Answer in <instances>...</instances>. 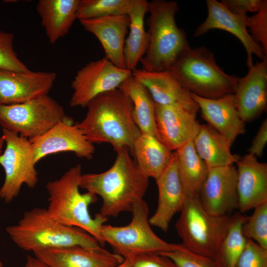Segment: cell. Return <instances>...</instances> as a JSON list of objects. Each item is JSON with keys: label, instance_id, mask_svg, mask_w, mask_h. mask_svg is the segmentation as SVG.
Listing matches in <instances>:
<instances>
[{"label": "cell", "instance_id": "cell-1", "mask_svg": "<svg viewBox=\"0 0 267 267\" xmlns=\"http://www.w3.org/2000/svg\"><path fill=\"white\" fill-rule=\"evenodd\" d=\"M116 152L114 163L108 170L82 174L80 182V188L102 198L99 214L106 218L132 212L134 204L143 199L149 184V178L139 169L128 148Z\"/></svg>", "mask_w": 267, "mask_h": 267}, {"label": "cell", "instance_id": "cell-2", "mask_svg": "<svg viewBox=\"0 0 267 267\" xmlns=\"http://www.w3.org/2000/svg\"><path fill=\"white\" fill-rule=\"evenodd\" d=\"M86 107V116L77 124L88 139L108 143L116 152L127 148L132 153L141 132L133 119L130 98L118 88L97 95Z\"/></svg>", "mask_w": 267, "mask_h": 267}, {"label": "cell", "instance_id": "cell-3", "mask_svg": "<svg viewBox=\"0 0 267 267\" xmlns=\"http://www.w3.org/2000/svg\"><path fill=\"white\" fill-rule=\"evenodd\" d=\"M82 175V166L77 164L70 168L59 178L47 183L48 205L46 210L57 222L84 230L103 246L105 243L101 235V228L107 218L99 213L94 218L91 216L89 206L97 198L90 192H80Z\"/></svg>", "mask_w": 267, "mask_h": 267}, {"label": "cell", "instance_id": "cell-4", "mask_svg": "<svg viewBox=\"0 0 267 267\" xmlns=\"http://www.w3.org/2000/svg\"><path fill=\"white\" fill-rule=\"evenodd\" d=\"M147 8L150 13L147 19L149 41L140 61L142 69L149 72L170 71L180 53L190 47L185 32L176 22L178 3L153 0L148 1Z\"/></svg>", "mask_w": 267, "mask_h": 267}, {"label": "cell", "instance_id": "cell-5", "mask_svg": "<svg viewBox=\"0 0 267 267\" xmlns=\"http://www.w3.org/2000/svg\"><path fill=\"white\" fill-rule=\"evenodd\" d=\"M6 231L18 247L33 252L72 246L101 247L94 237L84 230L57 222L50 217L46 209L42 208L25 212L17 223L7 227Z\"/></svg>", "mask_w": 267, "mask_h": 267}, {"label": "cell", "instance_id": "cell-6", "mask_svg": "<svg viewBox=\"0 0 267 267\" xmlns=\"http://www.w3.org/2000/svg\"><path fill=\"white\" fill-rule=\"evenodd\" d=\"M170 71L190 93L206 98L234 94L239 78L225 73L204 46L184 50Z\"/></svg>", "mask_w": 267, "mask_h": 267}, {"label": "cell", "instance_id": "cell-7", "mask_svg": "<svg viewBox=\"0 0 267 267\" xmlns=\"http://www.w3.org/2000/svg\"><path fill=\"white\" fill-rule=\"evenodd\" d=\"M175 227L189 250L214 259L230 223L228 215L214 216L202 206L199 196H186Z\"/></svg>", "mask_w": 267, "mask_h": 267}, {"label": "cell", "instance_id": "cell-8", "mask_svg": "<svg viewBox=\"0 0 267 267\" xmlns=\"http://www.w3.org/2000/svg\"><path fill=\"white\" fill-rule=\"evenodd\" d=\"M131 222L124 226L103 224L101 235L105 243L113 248V253L124 259L148 253H160L174 249V244L159 237L149 222V208L141 200L133 206Z\"/></svg>", "mask_w": 267, "mask_h": 267}, {"label": "cell", "instance_id": "cell-9", "mask_svg": "<svg viewBox=\"0 0 267 267\" xmlns=\"http://www.w3.org/2000/svg\"><path fill=\"white\" fill-rule=\"evenodd\" d=\"M62 106L48 94L16 104H0L2 129L30 140L39 137L63 120Z\"/></svg>", "mask_w": 267, "mask_h": 267}, {"label": "cell", "instance_id": "cell-10", "mask_svg": "<svg viewBox=\"0 0 267 267\" xmlns=\"http://www.w3.org/2000/svg\"><path fill=\"white\" fill-rule=\"evenodd\" d=\"M6 143L0 155V165L4 171L3 183L0 188V198L5 203L11 202L18 195L21 187L26 184L33 188L38 181L32 143L27 138L2 129Z\"/></svg>", "mask_w": 267, "mask_h": 267}, {"label": "cell", "instance_id": "cell-11", "mask_svg": "<svg viewBox=\"0 0 267 267\" xmlns=\"http://www.w3.org/2000/svg\"><path fill=\"white\" fill-rule=\"evenodd\" d=\"M132 74V71L118 67L105 58L88 63L72 81L70 105L86 107L97 95L118 89Z\"/></svg>", "mask_w": 267, "mask_h": 267}, {"label": "cell", "instance_id": "cell-12", "mask_svg": "<svg viewBox=\"0 0 267 267\" xmlns=\"http://www.w3.org/2000/svg\"><path fill=\"white\" fill-rule=\"evenodd\" d=\"M29 141L36 164L48 155L62 152H72L78 157L90 159L95 151L94 144L67 116L43 135Z\"/></svg>", "mask_w": 267, "mask_h": 267}, {"label": "cell", "instance_id": "cell-13", "mask_svg": "<svg viewBox=\"0 0 267 267\" xmlns=\"http://www.w3.org/2000/svg\"><path fill=\"white\" fill-rule=\"evenodd\" d=\"M237 171L232 165L209 169L199 193L200 202L209 214L228 215L238 209Z\"/></svg>", "mask_w": 267, "mask_h": 267}, {"label": "cell", "instance_id": "cell-14", "mask_svg": "<svg viewBox=\"0 0 267 267\" xmlns=\"http://www.w3.org/2000/svg\"><path fill=\"white\" fill-rule=\"evenodd\" d=\"M56 78L52 72L0 70V104H19L47 95Z\"/></svg>", "mask_w": 267, "mask_h": 267}, {"label": "cell", "instance_id": "cell-15", "mask_svg": "<svg viewBox=\"0 0 267 267\" xmlns=\"http://www.w3.org/2000/svg\"><path fill=\"white\" fill-rule=\"evenodd\" d=\"M155 112L159 139L172 151L193 140L199 132L196 113L181 106L155 103Z\"/></svg>", "mask_w": 267, "mask_h": 267}, {"label": "cell", "instance_id": "cell-16", "mask_svg": "<svg viewBox=\"0 0 267 267\" xmlns=\"http://www.w3.org/2000/svg\"><path fill=\"white\" fill-rule=\"evenodd\" d=\"M206 2L208 16L196 29L194 33V37L201 36L209 30L215 29L229 32L238 38L244 47L247 55L248 67L254 64L253 54L261 60L267 57L262 46L254 41L248 32L245 23L246 14L233 13L216 0H207Z\"/></svg>", "mask_w": 267, "mask_h": 267}, {"label": "cell", "instance_id": "cell-17", "mask_svg": "<svg viewBox=\"0 0 267 267\" xmlns=\"http://www.w3.org/2000/svg\"><path fill=\"white\" fill-rule=\"evenodd\" d=\"M247 74L239 78L234 97L241 119L245 123L258 117L267 104V57L248 67Z\"/></svg>", "mask_w": 267, "mask_h": 267}, {"label": "cell", "instance_id": "cell-18", "mask_svg": "<svg viewBox=\"0 0 267 267\" xmlns=\"http://www.w3.org/2000/svg\"><path fill=\"white\" fill-rule=\"evenodd\" d=\"M155 180L158 189V205L149 218V222L166 232L174 215L181 210L186 197L176 151L169 165Z\"/></svg>", "mask_w": 267, "mask_h": 267}, {"label": "cell", "instance_id": "cell-19", "mask_svg": "<svg viewBox=\"0 0 267 267\" xmlns=\"http://www.w3.org/2000/svg\"><path fill=\"white\" fill-rule=\"evenodd\" d=\"M36 258L49 267H111L124 259L102 247L88 248L72 246L33 252Z\"/></svg>", "mask_w": 267, "mask_h": 267}, {"label": "cell", "instance_id": "cell-20", "mask_svg": "<svg viewBox=\"0 0 267 267\" xmlns=\"http://www.w3.org/2000/svg\"><path fill=\"white\" fill-rule=\"evenodd\" d=\"M132 76L147 89L155 103L178 105L196 114L199 111L190 92L170 71L149 72L136 68Z\"/></svg>", "mask_w": 267, "mask_h": 267}, {"label": "cell", "instance_id": "cell-21", "mask_svg": "<svg viewBox=\"0 0 267 267\" xmlns=\"http://www.w3.org/2000/svg\"><path fill=\"white\" fill-rule=\"evenodd\" d=\"M79 21L86 31L98 40L104 51V58L118 67L126 69L124 47L130 25L128 15H111Z\"/></svg>", "mask_w": 267, "mask_h": 267}, {"label": "cell", "instance_id": "cell-22", "mask_svg": "<svg viewBox=\"0 0 267 267\" xmlns=\"http://www.w3.org/2000/svg\"><path fill=\"white\" fill-rule=\"evenodd\" d=\"M236 163L238 210L242 213L267 201V164L250 153Z\"/></svg>", "mask_w": 267, "mask_h": 267}, {"label": "cell", "instance_id": "cell-23", "mask_svg": "<svg viewBox=\"0 0 267 267\" xmlns=\"http://www.w3.org/2000/svg\"><path fill=\"white\" fill-rule=\"evenodd\" d=\"M190 93L203 119L225 137L231 145L238 135L245 133V123L239 115L233 94L212 99Z\"/></svg>", "mask_w": 267, "mask_h": 267}, {"label": "cell", "instance_id": "cell-24", "mask_svg": "<svg viewBox=\"0 0 267 267\" xmlns=\"http://www.w3.org/2000/svg\"><path fill=\"white\" fill-rule=\"evenodd\" d=\"M80 0H40L36 10L50 44L66 36L77 19Z\"/></svg>", "mask_w": 267, "mask_h": 267}, {"label": "cell", "instance_id": "cell-25", "mask_svg": "<svg viewBox=\"0 0 267 267\" xmlns=\"http://www.w3.org/2000/svg\"><path fill=\"white\" fill-rule=\"evenodd\" d=\"M147 3L146 0H133L128 14L130 31L125 42L124 59L126 68L132 71L136 68L149 44V34L144 29Z\"/></svg>", "mask_w": 267, "mask_h": 267}, {"label": "cell", "instance_id": "cell-26", "mask_svg": "<svg viewBox=\"0 0 267 267\" xmlns=\"http://www.w3.org/2000/svg\"><path fill=\"white\" fill-rule=\"evenodd\" d=\"M132 154L140 171L156 179L169 165L173 152L156 137L141 133L134 143Z\"/></svg>", "mask_w": 267, "mask_h": 267}, {"label": "cell", "instance_id": "cell-27", "mask_svg": "<svg viewBox=\"0 0 267 267\" xmlns=\"http://www.w3.org/2000/svg\"><path fill=\"white\" fill-rule=\"evenodd\" d=\"M195 150L209 169L232 165L239 159L230 151L227 139L209 124L200 125L193 139Z\"/></svg>", "mask_w": 267, "mask_h": 267}, {"label": "cell", "instance_id": "cell-28", "mask_svg": "<svg viewBox=\"0 0 267 267\" xmlns=\"http://www.w3.org/2000/svg\"><path fill=\"white\" fill-rule=\"evenodd\" d=\"M118 89L132 101L133 119L141 133L151 134L159 139L156 125L155 103L147 89L132 74Z\"/></svg>", "mask_w": 267, "mask_h": 267}, {"label": "cell", "instance_id": "cell-29", "mask_svg": "<svg viewBox=\"0 0 267 267\" xmlns=\"http://www.w3.org/2000/svg\"><path fill=\"white\" fill-rule=\"evenodd\" d=\"M179 173L186 196H199L209 168L198 155L193 141L176 151Z\"/></svg>", "mask_w": 267, "mask_h": 267}, {"label": "cell", "instance_id": "cell-30", "mask_svg": "<svg viewBox=\"0 0 267 267\" xmlns=\"http://www.w3.org/2000/svg\"><path fill=\"white\" fill-rule=\"evenodd\" d=\"M247 218L240 212L231 217L228 230L213 259L217 267H235L246 244L241 228Z\"/></svg>", "mask_w": 267, "mask_h": 267}, {"label": "cell", "instance_id": "cell-31", "mask_svg": "<svg viewBox=\"0 0 267 267\" xmlns=\"http://www.w3.org/2000/svg\"><path fill=\"white\" fill-rule=\"evenodd\" d=\"M133 0H80L77 11L79 20L111 15H127Z\"/></svg>", "mask_w": 267, "mask_h": 267}, {"label": "cell", "instance_id": "cell-32", "mask_svg": "<svg viewBox=\"0 0 267 267\" xmlns=\"http://www.w3.org/2000/svg\"><path fill=\"white\" fill-rule=\"evenodd\" d=\"M242 226L243 236L267 249V201L255 207Z\"/></svg>", "mask_w": 267, "mask_h": 267}, {"label": "cell", "instance_id": "cell-33", "mask_svg": "<svg viewBox=\"0 0 267 267\" xmlns=\"http://www.w3.org/2000/svg\"><path fill=\"white\" fill-rule=\"evenodd\" d=\"M173 251L158 253L170 259L178 267H217L214 260L194 253L180 244H174Z\"/></svg>", "mask_w": 267, "mask_h": 267}, {"label": "cell", "instance_id": "cell-34", "mask_svg": "<svg viewBox=\"0 0 267 267\" xmlns=\"http://www.w3.org/2000/svg\"><path fill=\"white\" fill-rule=\"evenodd\" d=\"M14 35L0 30V70L17 72L30 70L18 58L13 47Z\"/></svg>", "mask_w": 267, "mask_h": 267}, {"label": "cell", "instance_id": "cell-35", "mask_svg": "<svg viewBox=\"0 0 267 267\" xmlns=\"http://www.w3.org/2000/svg\"><path fill=\"white\" fill-rule=\"evenodd\" d=\"M245 23L252 39L260 44L265 55H267V0L257 13L253 16H246Z\"/></svg>", "mask_w": 267, "mask_h": 267}, {"label": "cell", "instance_id": "cell-36", "mask_svg": "<svg viewBox=\"0 0 267 267\" xmlns=\"http://www.w3.org/2000/svg\"><path fill=\"white\" fill-rule=\"evenodd\" d=\"M235 267H267V249L253 240L247 239L244 249Z\"/></svg>", "mask_w": 267, "mask_h": 267}, {"label": "cell", "instance_id": "cell-37", "mask_svg": "<svg viewBox=\"0 0 267 267\" xmlns=\"http://www.w3.org/2000/svg\"><path fill=\"white\" fill-rule=\"evenodd\" d=\"M131 267H178L169 258L152 252L138 255L133 258Z\"/></svg>", "mask_w": 267, "mask_h": 267}, {"label": "cell", "instance_id": "cell-38", "mask_svg": "<svg viewBox=\"0 0 267 267\" xmlns=\"http://www.w3.org/2000/svg\"><path fill=\"white\" fill-rule=\"evenodd\" d=\"M263 1L264 0H222L220 2L232 13L244 15L247 12H258Z\"/></svg>", "mask_w": 267, "mask_h": 267}, {"label": "cell", "instance_id": "cell-39", "mask_svg": "<svg viewBox=\"0 0 267 267\" xmlns=\"http://www.w3.org/2000/svg\"><path fill=\"white\" fill-rule=\"evenodd\" d=\"M267 142V119L261 125L248 151L256 157H261Z\"/></svg>", "mask_w": 267, "mask_h": 267}, {"label": "cell", "instance_id": "cell-40", "mask_svg": "<svg viewBox=\"0 0 267 267\" xmlns=\"http://www.w3.org/2000/svg\"><path fill=\"white\" fill-rule=\"evenodd\" d=\"M23 267H49L44 263L31 256H28L26 263Z\"/></svg>", "mask_w": 267, "mask_h": 267}, {"label": "cell", "instance_id": "cell-41", "mask_svg": "<svg viewBox=\"0 0 267 267\" xmlns=\"http://www.w3.org/2000/svg\"><path fill=\"white\" fill-rule=\"evenodd\" d=\"M133 258L125 259L121 264L111 267H131Z\"/></svg>", "mask_w": 267, "mask_h": 267}, {"label": "cell", "instance_id": "cell-42", "mask_svg": "<svg viewBox=\"0 0 267 267\" xmlns=\"http://www.w3.org/2000/svg\"><path fill=\"white\" fill-rule=\"evenodd\" d=\"M4 142V139L3 137L1 136L0 137V155L2 153V149Z\"/></svg>", "mask_w": 267, "mask_h": 267}, {"label": "cell", "instance_id": "cell-43", "mask_svg": "<svg viewBox=\"0 0 267 267\" xmlns=\"http://www.w3.org/2000/svg\"><path fill=\"white\" fill-rule=\"evenodd\" d=\"M0 267H4L3 263L0 261Z\"/></svg>", "mask_w": 267, "mask_h": 267}]
</instances>
